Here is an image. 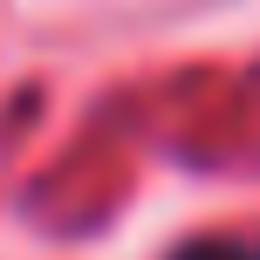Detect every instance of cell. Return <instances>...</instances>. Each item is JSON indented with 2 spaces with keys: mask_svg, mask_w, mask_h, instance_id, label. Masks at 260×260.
I'll return each mask as SVG.
<instances>
[{
  "mask_svg": "<svg viewBox=\"0 0 260 260\" xmlns=\"http://www.w3.org/2000/svg\"><path fill=\"white\" fill-rule=\"evenodd\" d=\"M178 260H260V240H199Z\"/></svg>",
  "mask_w": 260,
  "mask_h": 260,
  "instance_id": "cell-1",
  "label": "cell"
}]
</instances>
